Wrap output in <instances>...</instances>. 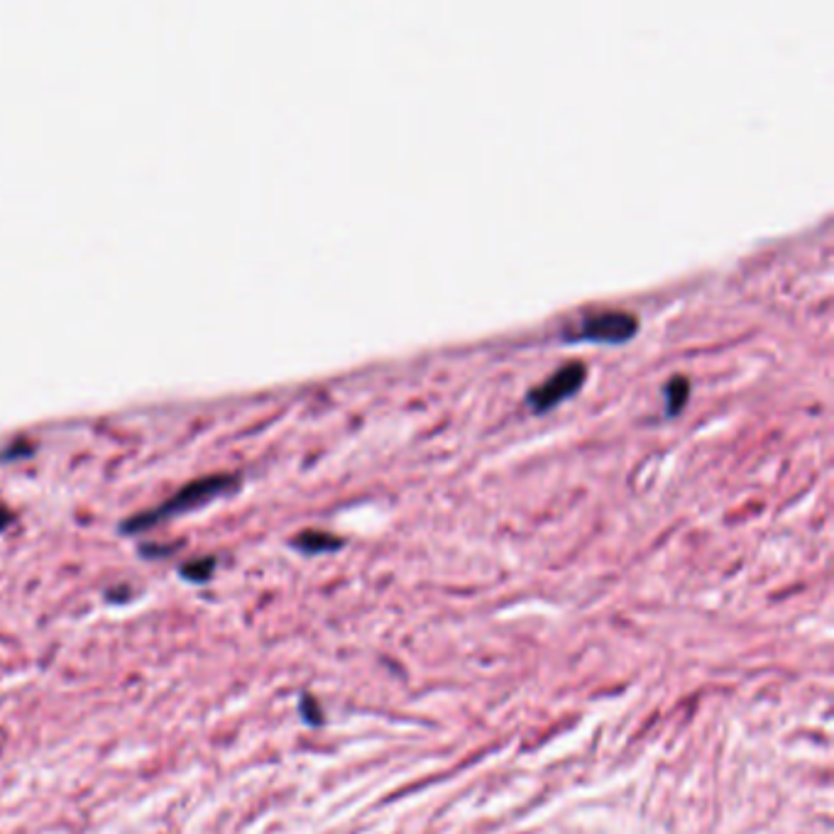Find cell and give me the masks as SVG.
Wrapping results in <instances>:
<instances>
[{
    "mask_svg": "<svg viewBox=\"0 0 834 834\" xmlns=\"http://www.w3.org/2000/svg\"><path fill=\"white\" fill-rule=\"evenodd\" d=\"M236 482H238V475H233V472L201 475V478L181 484V488L174 492L171 497H167V500L161 504H157L153 509H145V512H137L133 517H127L121 524V529L125 531V534H137V531L153 529L155 524H159V521L189 512V509L201 507L208 500H213V497L228 492L230 488H236Z\"/></svg>",
    "mask_w": 834,
    "mask_h": 834,
    "instance_id": "cell-1",
    "label": "cell"
},
{
    "mask_svg": "<svg viewBox=\"0 0 834 834\" xmlns=\"http://www.w3.org/2000/svg\"><path fill=\"white\" fill-rule=\"evenodd\" d=\"M639 331V316L622 309H602L585 314L575 326L563 331V341L567 343H602V345H622L629 343Z\"/></svg>",
    "mask_w": 834,
    "mask_h": 834,
    "instance_id": "cell-2",
    "label": "cell"
},
{
    "mask_svg": "<svg viewBox=\"0 0 834 834\" xmlns=\"http://www.w3.org/2000/svg\"><path fill=\"white\" fill-rule=\"evenodd\" d=\"M587 379V365L581 361H571L561 365L559 369H553V375H549L539 385H534L527 394V404L534 414H546L553 407H559L561 402L571 399L573 394L581 392Z\"/></svg>",
    "mask_w": 834,
    "mask_h": 834,
    "instance_id": "cell-3",
    "label": "cell"
},
{
    "mask_svg": "<svg viewBox=\"0 0 834 834\" xmlns=\"http://www.w3.org/2000/svg\"><path fill=\"white\" fill-rule=\"evenodd\" d=\"M664 397H666V416L680 414L682 407H686L688 399H690V382H688V377L676 375L674 379H670L668 385L664 387Z\"/></svg>",
    "mask_w": 834,
    "mask_h": 834,
    "instance_id": "cell-4",
    "label": "cell"
},
{
    "mask_svg": "<svg viewBox=\"0 0 834 834\" xmlns=\"http://www.w3.org/2000/svg\"><path fill=\"white\" fill-rule=\"evenodd\" d=\"M216 565H218L216 555H204V559H194L184 563L179 567V573L184 581H189V583H208L213 577Z\"/></svg>",
    "mask_w": 834,
    "mask_h": 834,
    "instance_id": "cell-5",
    "label": "cell"
},
{
    "mask_svg": "<svg viewBox=\"0 0 834 834\" xmlns=\"http://www.w3.org/2000/svg\"><path fill=\"white\" fill-rule=\"evenodd\" d=\"M294 546H299L306 553H319V551L338 549L341 541L326 534V531H301V534L294 539Z\"/></svg>",
    "mask_w": 834,
    "mask_h": 834,
    "instance_id": "cell-6",
    "label": "cell"
},
{
    "mask_svg": "<svg viewBox=\"0 0 834 834\" xmlns=\"http://www.w3.org/2000/svg\"><path fill=\"white\" fill-rule=\"evenodd\" d=\"M174 549H177V546H157V543H147V546H143V553L153 555V559H155V555H167Z\"/></svg>",
    "mask_w": 834,
    "mask_h": 834,
    "instance_id": "cell-7",
    "label": "cell"
},
{
    "mask_svg": "<svg viewBox=\"0 0 834 834\" xmlns=\"http://www.w3.org/2000/svg\"><path fill=\"white\" fill-rule=\"evenodd\" d=\"M10 521H13V512H10L6 504H0V531L8 529Z\"/></svg>",
    "mask_w": 834,
    "mask_h": 834,
    "instance_id": "cell-8",
    "label": "cell"
}]
</instances>
